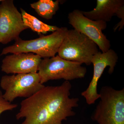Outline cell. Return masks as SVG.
<instances>
[{
	"instance_id": "cell-1",
	"label": "cell",
	"mask_w": 124,
	"mask_h": 124,
	"mask_svg": "<svg viewBox=\"0 0 124 124\" xmlns=\"http://www.w3.org/2000/svg\"><path fill=\"white\" fill-rule=\"evenodd\" d=\"M71 88L67 81L59 86H45L22 101L16 119L24 118L22 124H62L75 115L73 109L78 106L79 98L70 97Z\"/></svg>"
},
{
	"instance_id": "cell-2",
	"label": "cell",
	"mask_w": 124,
	"mask_h": 124,
	"mask_svg": "<svg viewBox=\"0 0 124 124\" xmlns=\"http://www.w3.org/2000/svg\"><path fill=\"white\" fill-rule=\"evenodd\" d=\"M68 31L66 27H62L50 35H41L35 39L25 40L19 37L14 44L3 49L0 56L9 53H32L43 58L53 57L58 53Z\"/></svg>"
},
{
	"instance_id": "cell-3",
	"label": "cell",
	"mask_w": 124,
	"mask_h": 124,
	"mask_svg": "<svg viewBox=\"0 0 124 124\" xmlns=\"http://www.w3.org/2000/svg\"><path fill=\"white\" fill-rule=\"evenodd\" d=\"M91 119L98 124H124V89L104 86Z\"/></svg>"
},
{
	"instance_id": "cell-4",
	"label": "cell",
	"mask_w": 124,
	"mask_h": 124,
	"mask_svg": "<svg viewBox=\"0 0 124 124\" xmlns=\"http://www.w3.org/2000/svg\"><path fill=\"white\" fill-rule=\"evenodd\" d=\"M97 44L84 34L68 30L58 51L60 58L71 62L91 64L93 56L99 52Z\"/></svg>"
},
{
	"instance_id": "cell-5",
	"label": "cell",
	"mask_w": 124,
	"mask_h": 124,
	"mask_svg": "<svg viewBox=\"0 0 124 124\" xmlns=\"http://www.w3.org/2000/svg\"><path fill=\"white\" fill-rule=\"evenodd\" d=\"M79 63L63 59L58 55L42 59L38 73L42 84L50 80L63 79L69 81L84 78L87 70Z\"/></svg>"
},
{
	"instance_id": "cell-6",
	"label": "cell",
	"mask_w": 124,
	"mask_h": 124,
	"mask_svg": "<svg viewBox=\"0 0 124 124\" xmlns=\"http://www.w3.org/2000/svg\"><path fill=\"white\" fill-rule=\"evenodd\" d=\"M0 85L5 91L3 97L10 103L17 98L30 97L45 86L38 72L3 76Z\"/></svg>"
},
{
	"instance_id": "cell-7",
	"label": "cell",
	"mask_w": 124,
	"mask_h": 124,
	"mask_svg": "<svg viewBox=\"0 0 124 124\" xmlns=\"http://www.w3.org/2000/svg\"><path fill=\"white\" fill-rule=\"evenodd\" d=\"M68 18L69 24L73 29L95 42L101 52L104 53L110 49V41L102 32L103 31L106 29L107 23L90 19L79 9H75L70 12Z\"/></svg>"
},
{
	"instance_id": "cell-8",
	"label": "cell",
	"mask_w": 124,
	"mask_h": 124,
	"mask_svg": "<svg viewBox=\"0 0 124 124\" xmlns=\"http://www.w3.org/2000/svg\"><path fill=\"white\" fill-rule=\"evenodd\" d=\"M29 29L24 25L21 13L13 0H2L0 4V43L6 44L19 38L23 31Z\"/></svg>"
},
{
	"instance_id": "cell-9",
	"label": "cell",
	"mask_w": 124,
	"mask_h": 124,
	"mask_svg": "<svg viewBox=\"0 0 124 124\" xmlns=\"http://www.w3.org/2000/svg\"><path fill=\"white\" fill-rule=\"evenodd\" d=\"M118 60L117 54L111 49L104 53L99 51L93 56L91 60L93 66V78L87 88L81 93L87 104H94L100 98V94L97 91L99 80L107 67H109V74L113 73Z\"/></svg>"
},
{
	"instance_id": "cell-10",
	"label": "cell",
	"mask_w": 124,
	"mask_h": 124,
	"mask_svg": "<svg viewBox=\"0 0 124 124\" xmlns=\"http://www.w3.org/2000/svg\"><path fill=\"white\" fill-rule=\"evenodd\" d=\"M85 16L93 20L110 22L113 16L120 19L121 21L114 28L115 31L123 29L124 25V0H97L96 7L89 11H82Z\"/></svg>"
},
{
	"instance_id": "cell-11",
	"label": "cell",
	"mask_w": 124,
	"mask_h": 124,
	"mask_svg": "<svg viewBox=\"0 0 124 124\" xmlns=\"http://www.w3.org/2000/svg\"><path fill=\"white\" fill-rule=\"evenodd\" d=\"M41 58L32 53L13 54L2 60L1 70L7 74L37 73Z\"/></svg>"
},
{
	"instance_id": "cell-12",
	"label": "cell",
	"mask_w": 124,
	"mask_h": 124,
	"mask_svg": "<svg viewBox=\"0 0 124 124\" xmlns=\"http://www.w3.org/2000/svg\"><path fill=\"white\" fill-rule=\"evenodd\" d=\"M20 10L24 25L38 35L46 34L48 32H53L59 28L56 26H51L42 22L35 16L28 13L22 8H20Z\"/></svg>"
},
{
	"instance_id": "cell-13",
	"label": "cell",
	"mask_w": 124,
	"mask_h": 124,
	"mask_svg": "<svg viewBox=\"0 0 124 124\" xmlns=\"http://www.w3.org/2000/svg\"><path fill=\"white\" fill-rule=\"evenodd\" d=\"M60 0L54 1L52 0H39L31 4L39 16L46 20L51 19L59 9Z\"/></svg>"
},
{
	"instance_id": "cell-14",
	"label": "cell",
	"mask_w": 124,
	"mask_h": 124,
	"mask_svg": "<svg viewBox=\"0 0 124 124\" xmlns=\"http://www.w3.org/2000/svg\"><path fill=\"white\" fill-rule=\"evenodd\" d=\"M17 106V104H12L6 100L3 97L2 91L0 90V115L5 111L12 110Z\"/></svg>"
},
{
	"instance_id": "cell-15",
	"label": "cell",
	"mask_w": 124,
	"mask_h": 124,
	"mask_svg": "<svg viewBox=\"0 0 124 124\" xmlns=\"http://www.w3.org/2000/svg\"><path fill=\"white\" fill-rule=\"evenodd\" d=\"M2 0H0V2H1V1H2Z\"/></svg>"
}]
</instances>
